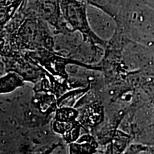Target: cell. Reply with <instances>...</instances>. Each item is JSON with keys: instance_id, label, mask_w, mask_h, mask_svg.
<instances>
[{"instance_id": "obj_1", "label": "cell", "mask_w": 154, "mask_h": 154, "mask_svg": "<svg viewBox=\"0 0 154 154\" xmlns=\"http://www.w3.org/2000/svg\"><path fill=\"white\" fill-rule=\"evenodd\" d=\"M54 37L49 24L39 18L25 17L19 9L1 29V49L35 51L47 49L54 51Z\"/></svg>"}, {"instance_id": "obj_2", "label": "cell", "mask_w": 154, "mask_h": 154, "mask_svg": "<svg viewBox=\"0 0 154 154\" xmlns=\"http://www.w3.org/2000/svg\"><path fill=\"white\" fill-rule=\"evenodd\" d=\"M62 14L72 32L82 34L84 42L92 45L106 47V42L95 33L90 24L86 0H59Z\"/></svg>"}, {"instance_id": "obj_3", "label": "cell", "mask_w": 154, "mask_h": 154, "mask_svg": "<svg viewBox=\"0 0 154 154\" xmlns=\"http://www.w3.org/2000/svg\"><path fill=\"white\" fill-rule=\"evenodd\" d=\"M19 10L25 17L39 18L54 29V34L73 33L63 18L59 0H24Z\"/></svg>"}, {"instance_id": "obj_4", "label": "cell", "mask_w": 154, "mask_h": 154, "mask_svg": "<svg viewBox=\"0 0 154 154\" xmlns=\"http://www.w3.org/2000/svg\"><path fill=\"white\" fill-rule=\"evenodd\" d=\"M1 59L7 73L16 72L25 82L34 84L41 80L48 73L26 51L4 48L1 49Z\"/></svg>"}, {"instance_id": "obj_5", "label": "cell", "mask_w": 154, "mask_h": 154, "mask_svg": "<svg viewBox=\"0 0 154 154\" xmlns=\"http://www.w3.org/2000/svg\"><path fill=\"white\" fill-rule=\"evenodd\" d=\"M26 52L50 74L67 85H69V74L66 68L68 64H74L91 70L102 71L103 69L100 66L86 64L75 59L63 57L55 51H50L47 49H41L35 51H26Z\"/></svg>"}, {"instance_id": "obj_6", "label": "cell", "mask_w": 154, "mask_h": 154, "mask_svg": "<svg viewBox=\"0 0 154 154\" xmlns=\"http://www.w3.org/2000/svg\"><path fill=\"white\" fill-rule=\"evenodd\" d=\"M78 109L79 111L78 121L88 133L104 120V106L101 101H91Z\"/></svg>"}, {"instance_id": "obj_7", "label": "cell", "mask_w": 154, "mask_h": 154, "mask_svg": "<svg viewBox=\"0 0 154 154\" xmlns=\"http://www.w3.org/2000/svg\"><path fill=\"white\" fill-rule=\"evenodd\" d=\"M52 130L61 136L68 145L76 141L82 136L83 130L86 131L78 119L58 120L54 119L52 122Z\"/></svg>"}, {"instance_id": "obj_8", "label": "cell", "mask_w": 154, "mask_h": 154, "mask_svg": "<svg viewBox=\"0 0 154 154\" xmlns=\"http://www.w3.org/2000/svg\"><path fill=\"white\" fill-rule=\"evenodd\" d=\"M32 103L44 116H49L51 113H55L58 108L57 96L51 92L38 91L34 92Z\"/></svg>"}, {"instance_id": "obj_9", "label": "cell", "mask_w": 154, "mask_h": 154, "mask_svg": "<svg viewBox=\"0 0 154 154\" xmlns=\"http://www.w3.org/2000/svg\"><path fill=\"white\" fill-rule=\"evenodd\" d=\"M99 143L88 133L82 134L76 141L69 144V153L72 154L96 153Z\"/></svg>"}, {"instance_id": "obj_10", "label": "cell", "mask_w": 154, "mask_h": 154, "mask_svg": "<svg viewBox=\"0 0 154 154\" xmlns=\"http://www.w3.org/2000/svg\"><path fill=\"white\" fill-rule=\"evenodd\" d=\"M24 0H1L0 1V26L1 29L11 20Z\"/></svg>"}, {"instance_id": "obj_11", "label": "cell", "mask_w": 154, "mask_h": 154, "mask_svg": "<svg viewBox=\"0 0 154 154\" xmlns=\"http://www.w3.org/2000/svg\"><path fill=\"white\" fill-rule=\"evenodd\" d=\"M25 81L14 72H7L0 79V94H9L24 86Z\"/></svg>"}, {"instance_id": "obj_12", "label": "cell", "mask_w": 154, "mask_h": 154, "mask_svg": "<svg viewBox=\"0 0 154 154\" xmlns=\"http://www.w3.org/2000/svg\"><path fill=\"white\" fill-rule=\"evenodd\" d=\"M90 89V84H88L87 86L84 88H75L65 92L58 99V107L60 106H70L75 107L77 103L86 94H87L88 90Z\"/></svg>"}, {"instance_id": "obj_13", "label": "cell", "mask_w": 154, "mask_h": 154, "mask_svg": "<svg viewBox=\"0 0 154 154\" xmlns=\"http://www.w3.org/2000/svg\"><path fill=\"white\" fill-rule=\"evenodd\" d=\"M125 135H123L120 131H117L116 134L111 136V139L110 140V145L109 146V151L110 153H120L124 150V146L122 143L121 140Z\"/></svg>"}]
</instances>
